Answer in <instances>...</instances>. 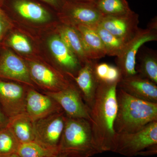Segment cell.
I'll return each instance as SVG.
<instances>
[{
	"label": "cell",
	"instance_id": "22",
	"mask_svg": "<svg viewBox=\"0 0 157 157\" xmlns=\"http://www.w3.org/2000/svg\"><path fill=\"white\" fill-rule=\"evenodd\" d=\"M95 29L104 45L107 55L118 56L127 42L113 35L99 25L95 27Z\"/></svg>",
	"mask_w": 157,
	"mask_h": 157
},
{
	"label": "cell",
	"instance_id": "16",
	"mask_svg": "<svg viewBox=\"0 0 157 157\" xmlns=\"http://www.w3.org/2000/svg\"><path fill=\"white\" fill-rule=\"evenodd\" d=\"M117 87L138 99L157 103V84L137 74L122 78Z\"/></svg>",
	"mask_w": 157,
	"mask_h": 157
},
{
	"label": "cell",
	"instance_id": "32",
	"mask_svg": "<svg viewBox=\"0 0 157 157\" xmlns=\"http://www.w3.org/2000/svg\"><path fill=\"white\" fill-rule=\"evenodd\" d=\"M68 1L86 3V4H94L98 0H68Z\"/></svg>",
	"mask_w": 157,
	"mask_h": 157
},
{
	"label": "cell",
	"instance_id": "11",
	"mask_svg": "<svg viewBox=\"0 0 157 157\" xmlns=\"http://www.w3.org/2000/svg\"><path fill=\"white\" fill-rule=\"evenodd\" d=\"M0 79L15 81L34 87L26 63L16 55L11 49L0 47Z\"/></svg>",
	"mask_w": 157,
	"mask_h": 157
},
{
	"label": "cell",
	"instance_id": "23",
	"mask_svg": "<svg viewBox=\"0 0 157 157\" xmlns=\"http://www.w3.org/2000/svg\"><path fill=\"white\" fill-rule=\"evenodd\" d=\"M104 16H116L132 12L127 0H98L94 3Z\"/></svg>",
	"mask_w": 157,
	"mask_h": 157
},
{
	"label": "cell",
	"instance_id": "12",
	"mask_svg": "<svg viewBox=\"0 0 157 157\" xmlns=\"http://www.w3.org/2000/svg\"><path fill=\"white\" fill-rule=\"evenodd\" d=\"M48 46L59 70L67 77L76 76L83 65L57 33L48 39Z\"/></svg>",
	"mask_w": 157,
	"mask_h": 157
},
{
	"label": "cell",
	"instance_id": "1",
	"mask_svg": "<svg viewBox=\"0 0 157 157\" xmlns=\"http://www.w3.org/2000/svg\"><path fill=\"white\" fill-rule=\"evenodd\" d=\"M117 85L99 82L90 108V123L101 153L111 151L117 135L114 123L117 112Z\"/></svg>",
	"mask_w": 157,
	"mask_h": 157
},
{
	"label": "cell",
	"instance_id": "4",
	"mask_svg": "<svg viewBox=\"0 0 157 157\" xmlns=\"http://www.w3.org/2000/svg\"><path fill=\"white\" fill-rule=\"evenodd\" d=\"M155 145H157V121L150 123L137 132L117 133L111 152L125 156H136Z\"/></svg>",
	"mask_w": 157,
	"mask_h": 157
},
{
	"label": "cell",
	"instance_id": "30",
	"mask_svg": "<svg viewBox=\"0 0 157 157\" xmlns=\"http://www.w3.org/2000/svg\"><path fill=\"white\" fill-rule=\"evenodd\" d=\"M9 117L6 115L0 106V129L5 128L8 127Z\"/></svg>",
	"mask_w": 157,
	"mask_h": 157
},
{
	"label": "cell",
	"instance_id": "10",
	"mask_svg": "<svg viewBox=\"0 0 157 157\" xmlns=\"http://www.w3.org/2000/svg\"><path fill=\"white\" fill-rule=\"evenodd\" d=\"M59 105L68 117L84 119L90 121V109L84 102L75 83L56 92H45Z\"/></svg>",
	"mask_w": 157,
	"mask_h": 157
},
{
	"label": "cell",
	"instance_id": "14",
	"mask_svg": "<svg viewBox=\"0 0 157 157\" xmlns=\"http://www.w3.org/2000/svg\"><path fill=\"white\" fill-rule=\"evenodd\" d=\"M63 111L53 98L37 91L33 87L27 89L26 96L25 112L33 121Z\"/></svg>",
	"mask_w": 157,
	"mask_h": 157
},
{
	"label": "cell",
	"instance_id": "21",
	"mask_svg": "<svg viewBox=\"0 0 157 157\" xmlns=\"http://www.w3.org/2000/svg\"><path fill=\"white\" fill-rule=\"evenodd\" d=\"M141 48L136 56L138 59V64L136 65L137 74L157 84V52L148 48L141 50Z\"/></svg>",
	"mask_w": 157,
	"mask_h": 157
},
{
	"label": "cell",
	"instance_id": "5",
	"mask_svg": "<svg viewBox=\"0 0 157 157\" xmlns=\"http://www.w3.org/2000/svg\"><path fill=\"white\" fill-rule=\"evenodd\" d=\"M67 117L62 111L34 122L35 141L45 148L59 152V144Z\"/></svg>",
	"mask_w": 157,
	"mask_h": 157
},
{
	"label": "cell",
	"instance_id": "33",
	"mask_svg": "<svg viewBox=\"0 0 157 157\" xmlns=\"http://www.w3.org/2000/svg\"><path fill=\"white\" fill-rule=\"evenodd\" d=\"M0 157H21L17 153H15L10 154L2 155H0Z\"/></svg>",
	"mask_w": 157,
	"mask_h": 157
},
{
	"label": "cell",
	"instance_id": "26",
	"mask_svg": "<svg viewBox=\"0 0 157 157\" xmlns=\"http://www.w3.org/2000/svg\"><path fill=\"white\" fill-rule=\"evenodd\" d=\"M20 144L8 127L0 129V155L17 153Z\"/></svg>",
	"mask_w": 157,
	"mask_h": 157
},
{
	"label": "cell",
	"instance_id": "7",
	"mask_svg": "<svg viewBox=\"0 0 157 157\" xmlns=\"http://www.w3.org/2000/svg\"><path fill=\"white\" fill-rule=\"evenodd\" d=\"M2 8L9 16L36 23L49 22L54 16L50 7L38 0H5Z\"/></svg>",
	"mask_w": 157,
	"mask_h": 157
},
{
	"label": "cell",
	"instance_id": "24",
	"mask_svg": "<svg viewBox=\"0 0 157 157\" xmlns=\"http://www.w3.org/2000/svg\"><path fill=\"white\" fill-rule=\"evenodd\" d=\"M1 46L12 48L24 54H30L33 52V46L27 37L19 33H8Z\"/></svg>",
	"mask_w": 157,
	"mask_h": 157
},
{
	"label": "cell",
	"instance_id": "9",
	"mask_svg": "<svg viewBox=\"0 0 157 157\" xmlns=\"http://www.w3.org/2000/svg\"><path fill=\"white\" fill-rule=\"evenodd\" d=\"M26 64L33 82L45 92L59 91L67 87L71 83L60 71L43 63L29 61Z\"/></svg>",
	"mask_w": 157,
	"mask_h": 157
},
{
	"label": "cell",
	"instance_id": "20",
	"mask_svg": "<svg viewBox=\"0 0 157 157\" xmlns=\"http://www.w3.org/2000/svg\"><path fill=\"white\" fill-rule=\"evenodd\" d=\"M8 128L20 144L35 141L34 122L26 113L9 118Z\"/></svg>",
	"mask_w": 157,
	"mask_h": 157
},
{
	"label": "cell",
	"instance_id": "2",
	"mask_svg": "<svg viewBox=\"0 0 157 157\" xmlns=\"http://www.w3.org/2000/svg\"><path fill=\"white\" fill-rule=\"evenodd\" d=\"M117 112L114 130L117 134L137 132L157 121V103L135 98L117 87Z\"/></svg>",
	"mask_w": 157,
	"mask_h": 157
},
{
	"label": "cell",
	"instance_id": "34",
	"mask_svg": "<svg viewBox=\"0 0 157 157\" xmlns=\"http://www.w3.org/2000/svg\"><path fill=\"white\" fill-rule=\"evenodd\" d=\"M70 157L67 155L59 153L58 155H56L53 156L51 157Z\"/></svg>",
	"mask_w": 157,
	"mask_h": 157
},
{
	"label": "cell",
	"instance_id": "6",
	"mask_svg": "<svg viewBox=\"0 0 157 157\" xmlns=\"http://www.w3.org/2000/svg\"><path fill=\"white\" fill-rule=\"evenodd\" d=\"M157 40V30L139 28L135 36L127 42L121 53L116 57V63L122 78L137 74L136 56L139 49L146 42Z\"/></svg>",
	"mask_w": 157,
	"mask_h": 157
},
{
	"label": "cell",
	"instance_id": "31",
	"mask_svg": "<svg viewBox=\"0 0 157 157\" xmlns=\"http://www.w3.org/2000/svg\"><path fill=\"white\" fill-rule=\"evenodd\" d=\"M147 28L157 30V18L155 17L149 23Z\"/></svg>",
	"mask_w": 157,
	"mask_h": 157
},
{
	"label": "cell",
	"instance_id": "15",
	"mask_svg": "<svg viewBox=\"0 0 157 157\" xmlns=\"http://www.w3.org/2000/svg\"><path fill=\"white\" fill-rule=\"evenodd\" d=\"M139 23V15L133 11L123 15L104 16L99 25L127 42L137 33Z\"/></svg>",
	"mask_w": 157,
	"mask_h": 157
},
{
	"label": "cell",
	"instance_id": "29",
	"mask_svg": "<svg viewBox=\"0 0 157 157\" xmlns=\"http://www.w3.org/2000/svg\"><path fill=\"white\" fill-rule=\"evenodd\" d=\"M50 7L58 13L67 2V0H38Z\"/></svg>",
	"mask_w": 157,
	"mask_h": 157
},
{
	"label": "cell",
	"instance_id": "8",
	"mask_svg": "<svg viewBox=\"0 0 157 157\" xmlns=\"http://www.w3.org/2000/svg\"><path fill=\"white\" fill-rule=\"evenodd\" d=\"M62 23L72 26L78 25L95 27L104 17L94 4L68 1L58 13Z\"/></svg>",
	"mask_w": 157,
	"mask_h": 157
},
{
	"label": "cell",
	"instance_id": "25",
	"mask_svg": "<svg viewBox=\"0 0 157 157\" xmlns=\"http://www.w3.org/2000/svg\"><path fill=\"white\" fill-rule=\"evenodd\" d=\"M17 153L21 157H45L56 155L59 153L45 148L33 141L20 144Z\"/></svg>",
	"mask_w": 157,
	"mask_h": 157
},
{
	"label": "cell",
	"instance_id": "3",
	"mask_svg": "<svg viewBox=\"0 0 157 157\" xmlns=\"http://www.w3.org/2000/svg\"><path fill=\"white\" fill-rule=\"evenodd\" d=\"M59 151L70 157H91L101 153L89 121L67 116Z\"/></svg>",
	"mask_w": 157,
	"mask_h": 157
},
{
	"label": "cell",
	"instance_id": "28",
	"mask_svg": "<svg viewBox=\"0 0 157 157\" xmlns=\"http://www.w3.org/2000/svg\"><path fill=\"white\" fill-rule=\"evenodd\" d=\"M122 78L121 73L117 66L109 65V69L104 82L118 83Z\"/></svg>",
	"mask_w": 157,
	"mask_h": 157
},
{
	"label": "cell",
	"instance_id": "19",
	"mask_svg": "<svg viewBox=\"0 0 157 157\" xmlns=\"http://www.w3.org/2000/svg\"><path fill=\"white\" fill-rule=\"evenodd\" d=\"M57 33L82 65L91 61L88 58L81 36L75 27L62 23L58 27Z\"/></svg>",
	"mask_w": 157,
	"mask_h": 157
},
{
	"label": "cell",
	"instance_id": "18",
	"mask_svg": "<svg viewBox=\"0 0 157 157\" xmlns=\"http://www.w3.org/2000/svg\"><path fill=\"white\" fill-rule=\"evenodd\" d=\"M78 31L90 59L95 60L107 56L106 50L95 27L78 25L73 26Z\"/></svg>",
	"mask_w": 157,
	"mask_h": 157
},
{
	"label": "cell",
	"instance_id": "27",
	"mask_svg": "<svg viewBox=\"0 0 157 157\" xmlns=\"http://www.w3.org/2000/svg\"><path fill=\"white\" fill-rule=\"evenodd\" d=\"M11 18L0 6V47L6 35L12 28Z\"/></svg>",
	"mask_w": 157,
	"mask_h": 157
},
{
	"label": "cell",
	"instance_id": "17",
	"mask_svg": "<svg viewBox=\"0 0 157 157\" xmlns=\"http://www.w3.org/2000/svg\"><path fill=\"white\" fill-rule=\"evenodd\" d=\"M95 62L92 60L85 64L78 71L77 75L72 78L80 91L82 98L86 105L90 109L99 81L96 77L94 70Z\"/></svg>",
	"mask_w": 157,
	"mask_h": 157
},
{
	"label": "cell",
	"instance_id": "35",
	"mask_svg": "<svg viewBox=\"0 0 157 157\" xmlns=\"http://www.w3.org/2000/svg\"><path fill=\"white\" fill-rule=\"evenodd\" d=\"M4 1H5V0H0V6H1V7L2 6Z\"/></svg>",
	"mask_w": 157,
	"mask_h": 157
},
{
	"label": "cell",
	"instance_id": "13",
	"mask_svg": "<svg viewBox=\"0 0 157 157\" xmlns=\"http://www.w3.org/2000/svg\"><path fill=\"white\" fill-rule=\"evenodd\" d=\"M27 90L19 82L0 79V106L8 117L25 112Z\"/></svg>",
	"mask_w": 157,
	"mask_h": 157
}]
</instances>
